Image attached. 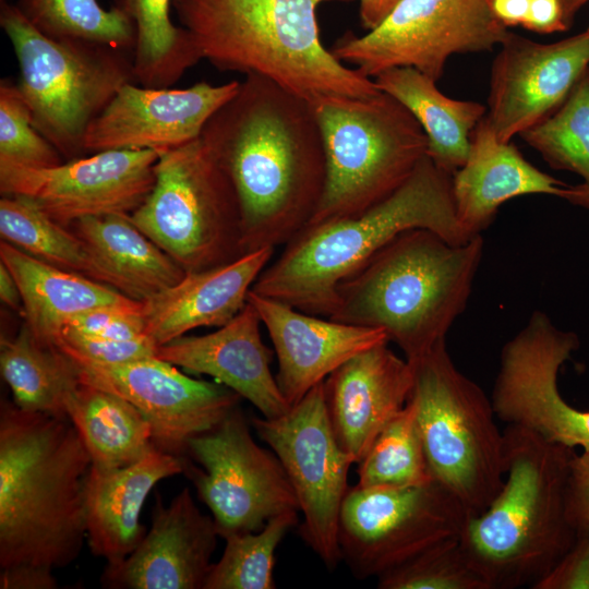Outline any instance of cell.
<instances>
[{
    "label": "cell",
    "mask_w": 589,
    "mask_h": 589,
    "mask_svg": "<svg viewBox=\"0 0 589 589\" xmlns=\"http://www.w3.org/2000/svg\"><path fill=\"white\" fill-rule=\"evenodd\" d=\"M201 139L235 188L243 253L285 245L310 223L326 179L322 132L310 101L265 77L245 75Z\"/></svg>",
    "instance_id": "obj_1"
},
{
    "label": "cell",
    "mask_w": 589,
    "mask_h": 589,
    "mask_svg": "<svg viewBox=\"0 0 589 589\" xmlns=\"http://www.w3.org/2000/svg\"><path fill=\"white\" fill-rule=\"evenodd\" d=\"M88 452L68 417L0 409V567L53 570L79 556Z\"/></svg>",
    "instance_id": "obj_2"
},
{
    "label": "cell",
    "mask_w": 589,
    "mask_h": 589,
    "mask_svg": "<svg viewBox=\"0 0 589 589\" xmlns=\"http://www.w3.org/2000/svg\"><path fill=\"white\" fill-rule=\"evenodd\" d=\"M452 177L424 156L409 178L377 204L352 216L306 225L268 263L251 290L330 317L338 285L399 233L421 228L454 244L469 241L473 237L456 216Z\"/></svg>",
    "instance_id": "obj_3"
},
{
    "label": "cell",
    "mask_w": 589,
    "mask_h": 589,
    "mask_svg": "<svg viewBox=\"0 0 589 589\" xmlns=\"http://www.w3.org/2000/svg\"><path fill=\"white\" fill-rule=\"evenodd\" d=\"M348 0H172L202 59L220 71L259 75L311 104L381 89L322 44L317 8Z\"/></svg>",
    "instance_id": "obj_4"
},
{
    "label": "cell",
    "mask_w": 589,
    "mask_h": 589,
    "mask_svg": "<svg viewBox=\"0 0 589 589\" xmlns=\"http://www.w3.org/2000/svg\"><path fill=\"white\" fill-rule=\"evenodd\" d=\"M482 253L481 235L454 244L429 229L406 230L338 285L330 318L384 330L413 361L464 312Z\"/></svg>",
    "instance_id": "obj_5"
},
{
    "label": "cell",
    "mask_w": 589,
    "mask_h": 589,
    "mask_svg": "<svg viewBox=\"0 0 589 589\" xmlns=\"http://www.w3.org/2000/svg\"><path fill=\"white\" fill-rule=\"evenodd\" d=\"M503 434L504 484L483 513L467 519L459 542L489 589H532L577 538L565 504L575 452L516 424Z\"/></svg>",
    "instance_id": "obj_6"
},
{
    "label": "cell",
    "mask_w": 589,
    "mask_h": 589,
    "mask_svg": "<svg viewBox=\"0 0 589 589\" xmlns=\"http://www.w3.org/2000/svg\"><path fill=\"white\" fill-rule=\"evenodd\" d=\"M0 25L16 56V84L35 128L64 160L86 155L89 125L123 85L135 82L133 51L49 37L7 2L1 4Z\"/></svg>",
    "instance_id": "obj_7"
},
{
    "label": "cell",
    "mask_w": 589,
    "mask_h": 589,
    "mask_svg": "<svg viewBox=\"0 0 589 589\" xmlns=\"http://www.w3.org/2000/svg\"><path fill=\"white\" fill-rule=\"evenodd\" d=\"M326 163L322 199L308 225L359 214L395 192L428 155L411 111L380 91L312 103Z\"/></svg>",
    "instance_id": "obj_8"
},
{
    "label": "cell",
    "mask_w": 589,
    "mask_h": 589,
    "mask_svg": "<svg viewBox=\"0 0 589 589\" xmlns=\"http://www.w3.org/2000/svg\"><path fill=\"white\" fill-rule=\"evenodd\" d=\"M414 404L433 480L469 516L483 513L505 479V443L491 398L454 363L445 340L409 361Z\"/></svg>",
    "instance_id": "obj_9"
},
{
    "label": "cell",
    "mask_w": 589,
    "mask_h": 589,
    "mask_svg": "<svg viewBox=\"0 0 589 589\" xmlns=\"http://www.w3.org/2000/svg\"><path fill=\"white\" fill-rule=\"evenodd\" d=\"M130 219L187 273L244 254L235 188L201 137L158 153L154 187Z\"/></svg>",
    "instance_id": "obj_10"
},
{
    "label": "cell",
    "mask_w": 589,
    "mask_h": 589,
    "mask_svg": "<svg viewBox=\"0 0 589 589\" xmlns=\"http://www.w3.org/2000/svg\"><path fill=\"white\" fill-rule=\"evenodd\" d=\"M508 33L492 0H399L376 27L345 35L330 52L371 79L412 67L437 82L453 55L491 51Z\"/></svg>",
    "instance_id": "obj_11"
},
{
    "label": "cell",
    "mask_w": 589,
    "mask_h": 589,
    "mask_svg": "<svg viewBox=\"0 0 589 589\" xmlns=\"http://www.w3.org/2000/svg\"><path fill=\"white\" fill-rule=\"evenodd\" d=\"M469 514L444 485L349 488L338 520L341 558L359 579L378 577L422 551L458 538Z\"/></svg>",
    "instance_id": "obj_12"
},
{
    "label": "cell",
    "mask_w": 589,
    "mask_h": 589,
    "mask_svg": "<svg viewBox=\"0 0 589 589\" xmlns=\"http://www.w3.org/2000/svg\"><path fill=\"white\" fill-rule=\"evenodd\" d=\"M237 406L212 429L192 436L184 473L207 505L220 538L255 532L299 504L288 476L273 450L261 447Z\"/></svg>",
    "instance_id": "obj_13"
},
{
    "label": "cell",
    "mask_w": 589,
    "mask_h": 589,
    "mask_svg": "<svg viewBox=\"0 0 589 589\" xmlns=\"http://www.w3.org/2000/svg\"><path fill=\"white\" fill-rule=\"evenodd\" d=\"M249 421L288 476L303 515L301 538L333 570L342 560L338 520L354 460L340 448L332 430L324 381L283 416Z\"/></svg>",
    "instance_id": "obj_14"
},
{
    "label": "cell",
    "mask_w": 589,
    "mask_h": 589,
    "mask_svg": "<svg viewBox=\"0 0 589 589\" xmlns=\"http://www.w3.org/2000/svg\"><path fill=\"white\" fill-rule=\"evenodd\" d=\"M578 336L540 311L502 349L491 400L496 417L566 447L589 449V410L570 406L558 389L562 365Z\"/></svg>",
    "instance_id": "obj_15"
},
{
    "label": "cell",
    "mask_w": 589,
    "mask_h": 589,
    "mask_svg": "<svg viewBox=\"0 0 589 589\" xmlns=\"http://www.w3.org/2000/svg\"><path fill=\"white\" fill-rule=\"evenodd\" d=\"M157 159L155 151L110 149L49 168L0 160V193L32 200L65 227L89 216H130L154 187Z\"/></svg>",
    "instance_id": "obj_16"
},
{
    "label": "cell",
    "mask_w": 589,
    "mask_h": 589,
    "mask_svg": "<svg viewBox=\"0 0 589 589\" xmlns=\"http://www.w3.org/2000/svg\"><path fill=\"white\" fill-rule=\"evenodd\" d=\"M70 358L81 381L134 405L151 424L155 446L181 458L188 441L219 423L241 398L226 385L190 377L158 357L116 365Z\"/></svg>",
    "instance_id": "obj_17"
},
{
    "label": "cell",
    "mask_w": 589,
    "mask_h": 589,
    "mask_svg": "<svg viewBox=\"0 0 589 589\" xmlns=\"http://www.w3.org/2000/svg\"><path fill=\"white\" fill-rule=\"evenodd\" d=\"M589 68V27L541 44L512 32L493 60L485 118L507 143L551 116Z\"/></svg>",
    "instance_id": "obj_18"
},
{
    "label": "cell",
    "mask_w": 589,
    "mask_h": 589,
    "mask_svg": "<svg viewBox=\"0 0 589 589\" xmlns=\"http://www.w3.org/2000/svg\"><path fill=\"white\" fill-rule=\"evenodd\" d=\"M239 80L185 88L123 85L89 125L85 154L110 149L155 151L179 147L201 137L209 118L237 92Z\"/></svg>",
    "instance_id": "obj_19"
},
{
    "label": "cell",
    "mask_w": 589,
    "mask_h": 589,
    "mask_svg": "<svg viewBox=\"0 0 589 589\" xmlns=\"http://www.w3.org/2000/svg\"><path fill=\"white\" fill-rule=\"evenodd\" d=\"M218 537L190 489L168 506L157 494L149 531L125 560L106 565L100 582L110 589H203Z\"/></svg>",
    "instance_id": "obj_20"
},
{
    "label": "cell",
    "mask_w": 589,
    "mask_h": 589,
    "mask_svg": "<svg viewBox=\"0 0 589 589\" xmlns=\"http://www.w3.org/2000/svg\"><path fill=\"white\" fill-rule=\"evenodd\" d=\"M247 301L268 332L278 361L276 382L290 406L350 358L389 341L382 329L323 318L252 290Z\"/></svg>",
    "instance_id": "obj_21"
},
{
    "label": "cell",
    "mask_w": 589,
    "mask_h": 589,
    "mask_svg": "<svg viewBox=\"0 0 589 589\" xmlns=\"http://www.w3.org/2000/svg\"><path fill=\"white\" fill-rule=\"evenodd\" d=\"M387 344L356 354L324 380L332 430L340 448L354 464L407 405L412 390V365Z\"/></svg>",
    "instance_id": "obj_22"
},
{
    "label": "cell",
    "mask_w": 589,
    "mask_h": 589,
    "mask_svg": "<svg viewBox=\"0 0 589 589\" xmlns=\"http://www.w3.org/2000/svg\"><path fill=\"white\" fill-rule=\"evenodd\" d=\"M262 322L247 301L241 311L217 330L182 336L158 347L157 357L194 374L215 378L249 400L265 418L290 409L272 373L273 351L261 335Z\"/></svg>",
    "instance_id": "obj_23"
},
{
    "label": "cell",
    "mask_w": 589,
    "mask_h": 589,
    "mask_svg": "<svg viewBox=\"0 0 589 589\" xmlns=\"http://www.w3.org/2000/svg\"><path fill=\"white\" fill-rule=\"evenodd\" d=\"M452 191L457 219L471 237L510 199L546 194L569 202L575 193L574 185L539 170L510 142H501L485 116L472 131L466 163L452 177Z\"/></svg>",
    "instance_id": "obj_24"
},
{
    "label": "cell",
    "mask_w": 589,
    "mask_h": 589,
    "mask_svg": "<svg viewBox=\"0 0 589 589\" xmlns=\"http://www.w3.org/2000/svg\"><path fill=\"white\" fill-rule=\"evenodd\" d=\"M274 253V248H263L224 265L187 273L175 286L142 302L146 335L160 347L194 328L227 324L245 305Z\"/></svg>",
    "instance_id": "obj_25"
},
{
    "label": "cell",
    "mask_w": 589,
    "mask_h": 589,
    "mask_svg": "<svg viewBox=\"0 0 589 589\" xmlns=\"http://www.w3.org/2000/svg\"><path fill=\"white\" fill-rule=\"evenodd\" d=\"M184 458L156 449L132 465L98 470L85 480V526L92 553L116 565L144 538L140 521L144 503L160 480L182 473Z\"/></svg>",
    "instance_id": "obj_26"
},
{
    "label": "cell",
    "mask_w": 589,
    "mask_h": 589,
    "mask_svg": "<svg viewBox=\"0 0 589 589\" xmlns=\"http://www.w3.org/2000/svg\"><path fill=\"white\" fill-rule=\"evenodd\" d=\"M69 228L83 241L96 280L133 300L143 302L175 286L187 274L129 215L84 217Z\"/></svg>",
    "instance_id": "obj_27"
},
{
    "label": "cell",
    "mask_w": 589,
    "mask_h": 589,
    "mask_svg": "<svg viewBox=\"0 0 589 589\" xmlns=\"http://www.w3.org/2000/svg\"><path fill=\"white\" fill-rule=\"evenodd\" d=\"M0 262L19 286L26 325L44 345L57 346L68 321L80 313L141 302L92 278L43 262L3 240Z\"/></svg>",
    "instance_id": "obj_28"
},
{
    "label": "cell",
    "mask_w": 589,
    "mask_h": 589,
    "mask_svg": "<svg viewBox=\"0 0 589 589\" xmlns=\"http://www.w3.org/2000/svg\"><path fill=\"white\" fill-rule=\"evenodd\" d=\"M373 80L411 111L426 135L428 156L453 176L469 156L472 131L486 107L444 95L434 80L412 67L392 68Z\"/></svg>",
    "instance_id": "obj_29"
},
{
    "label": "cell",
    "mask_w": 589,
    "mask_h": 589,
    "mask_svg": "<svg viewBox=\"0 0 589 589\" xmlns=\"http://www.w3.org/2000/svg\"><path fill=\"white\" fill-rule=\"evenodd\" d=\"M65 413L98 470L119 469L158 449L148 421L123 397L80 381L65 401Z\"/></svg>",
    "instance_id": "obj_30"
},
{
    "label": "cell",
    "mask_w": 589,
    "mask_h": 589,
    "mask_svg": "<svg viewBox=\"0 0 589 589\" xmlns=\"http://www.w3.org/2000/svg\"><path fill=\"white\" fill-rule=\"evenodd\" d=\"M0 369L19 408L67 417V398L81 381L79 369L58 346L39 342L26 323L14 337L1 338Z\"/></svg>",
    "instance_id": "obj_31"
},
{
    "label": "cell",
    "mask_w": 589,
    "mask_h": 589,
    "mask_svg": "<svg viewBox=\"0 0 589 589\" xmlns=\"http://www.w3.org/2000/svg\"><path fill=\"white\" fill-rule=\"evenodd\" d=\"M134 25L133 72L145 87H172L202 59L192 37L171 17L172 0H113Z\"/></svg>",
    "instance_id": "obj_32"
},
{
    "label": "cell",
    "mask_w": 589,
    "mask_h": 589,
    "mask_svg": "<svg viewBox=\"0 0 589 589\" xmlns=\"http://www.w3.org/2000/svg\"><path fill=\"white\" fill-rule=\"evenodd\" d=\"M519 136L552 168L582 179L570 203L589 209V68L557 110Z\"/></svg>",
    "instance_id": "obj_33"
},
{
    "label": "cell",
    "mask_w": 589,
    "mask_h": 589,
    "mask_svg": "<svg viewBox=\"0 0 589 589\" xmlns=\"http://www.w3.org/2000/svg\"><path fill=\"white\" fill-rule=\"evenodd\" d=\"M0 235L3 241L43 262L96 280L83 241L27 197L1 195Z\"/></svg>",
    "instance_id": "obj_34"
},
{
    "label": "cell",
    "mask_w": 589,
    "mask_h": 589,
    "mask_svg": "<svg viewBox=\"0 0 589 589\" xmlns=\"http://www.w3.org/2000/svg\"><path fill=\"white\" fill-rule=\"evenodd\" d=\"M357 474L356 485L364 489L407 488L433 480L410 399L377 434L358 462Z\"/></svg>",
    "instance_id": "obj_35"
},
{
    "label": "cell",
    "mask_w": 589,
    "mask_h": 589,
    "mask_svg": "<svg viewBox=\"0 0 589 589\" xmlns=\"http://www.w3.org/2000/svg\"><path fill=\"white\" fill-rule=\"evenodd\" d=\"M15 7L43 34L81 38L133 51V23L118 9L97 0H17Z\"/></svg>",
    "instance_id": "obj_36"
},
{
    "label": "cell",
    "mask_w": 589,
    "mask_h": 589,
    "mask_svg": "<svg viewBox=\"0 0 589 589\" xmlns=\"http://www.w3.org/2000/svg\"><path fill=\"white\" fill-rule=\"evenodd\" d=\"M297 524L298 512H287L269 519L259 531L226 538L224 553L212 564L203 589L276 588V549Z\"/></svg>",
    "instance_id": "obj_37"
},
{
    "label": "cell",
    "mask_w": 589,
    "mask_h": 589,
    "mask_svg": "<svg viewBox=\"0 0 589 589\" xmlns=\"http://www.w3.org/2000/svg\"><path fill=\"white\" fill-rule=\"evenodd\" d=\"M380 589H489L459 537L442 541L377 577Z\"/></svg>",
    "instance_id": "obj_38"
},
{
    "label": "cell",
    "mask_w": 589,
    "mask_h": 589,
    "mask_svg": "<svg viewBox=\"0 0 589 589\" xmlns=\"http://www.w3.org/2000/svg\"><path fill=\"white\" fill-rule=\"evenodd\" d=\"M0 160L34 168L55 167L64 161L35 128L17 84L9 79L0 82Z\"/></svg>",
    "instance_id": "obj_39"
},
{
    "label": "cell",
    "mask_w": 589,
    "mask_h": 589,
    "mask_svg": "<svg viewBox=\"0 0 589 589\" xmlns=\"http://www.w3.org/2000/svg\"><path fill=\"white\" fill-rule=\"evenodd\" d=\"M57 346L67 354L103 365L129 363L157 357L158 346L147 336L136 339H105L63 330Z\"/></svg>",
    "instance_id": "obj_40"
},
{
    "label": "cell",
    "mask_w": 589,
    "mask_h": 589,
    "mask_svg": "<svg viewBox=\"0 0 589 589\" xmlns=\"http://www.w3.org/2000/svg\"><path fill=\"white\" fill-rule=\"evenodd\" d=\"M63 330L105 339H136L147 336L142 302L133 306H101L88 310L71 317Z\"/></svg>",
    "instance_id": "obj_41"
},
{
    "label": "cell",
    "mask_w": 589,
    "mask_h": 589,
    "mask_svg": "<svg viewBox=\"0 0 589 589\" xmlns=\"http://www.w3.org/2000/svg\"><path fill=\"white\" fill-rule=\"evenodd\" d=\"M532 589H589V533L574 544Z\"/></svg>",
    "instance_id": "obj_42"
},
{
    "label": "cell",
    "mask_w": 589,
    "mask_h": 589,
    "mask_svg": "<svg viewBox=\"0 0 589 589\" xmlns=\"http://www.w3.org/2000/svg\"><path fill=\"white\" fill-rule=\"evenodd\" d=\"M565 504L567 518L578 533H589V449L569 461Z\"/></svg>",
    "instance_id": "obj_43"
},
{
    "label": "cell",
    "mask_w": 589,
    "mask_h": 589,
    "mask_svg": "<svg viewBox=\"0 0 589 589\" xmlns=\"http://www.w3.org/2000/svg\"><path fill=\"white\" fill-rule=\"evenodd\" d=\"M522 26L540 34L568 29L563 20L560 0H529L528 13Z\"/></svg>",
    "instance_id": "obj_44"
},
{
    "label": "cell",
    "mask_w": 589,
    "mask_h": 589,
    "mask_svg": "<svg viewBox=\"0 0 589 589\" xmlns=\"http://www.w3.org/2000/svg\"><path fill=\"white\" fill-rule=\"evenodd\" d=\"M56 587L57 581L50 569L33 566L1 569V589H53Z\"/></svg>",
    "instance_id": "obj_45"
},
{
    "label": "cell",
    "mask_w": 589,
    "mask_h": 589,
    "mask_svg": "<svg viewBox=\"0 0 589 589\" xmlns=\"http://www.w3.org/2000/svg\"><path fill=\"white\" fill-rule=\"evenodd\" d=\"M529 0H492V10L505 26L522 25L528 13Z\"/></svg>",
    "instance_id": "obj_46"
},
{
    "label": "cell",
    "mask_w": 589,
    "mask_h": 589,
    "mask_svg": "<svg viewBox=\"0 0 589 589\" xmlns=\"http://www.w3.org/2000/svg\"><path fill=\"white\" fill-rule=\"evenodd\" d=\"M0 298L3 303L11 309H23L22 297L19 286L8 269V267L0 262Z\"/></svg>",
    "instance_id": "obj_47"
},
{
    "label": "cell",
    "mask_w": 589,
    "mask_h": 589,
    "mask_svg": "<svg viewBox=\"0 0 589 589\" xmlns=\"http://www.w3.org/2000/svg\"><path fill=\"white\" fill-rule=\"evenodd\" d=\"M360 1V19L362 26L366 31L376 27L385 17L384 2L385 0H359Z\"/></svg>",
    "instance_id": "obj_48"
},
{
    "label": "cell",
    "mask_w": 589,
    "mask_h": 589,
    "mask_svg": "<svg viewBox=\"0 0 589 589\" xmlns=\"http://www.w3.org/2000/svg\"><path fill=\"white\" fill-rule=\"evenodd\" d=\"M563 11V20L567 28L573 24L575 15L589 0H560Z\"/></svg>",
    "instance_id": "obj_49"
},
{
    "label": "cell",
    "mask_w": 589,
    "mask_h": 589,
    "mask_svg": "<svg viewBox=\"0 0 589 589\" xmlns=\"http://www.w3.org/2000/svg\"><path fill=\"white\" fill-rule=\"evenodd\" d=\"M399 0H385L384 2V13H385V16L390 12V10L395 7V4L398 2ZM385 19V17H384Z\"/></svg>",
    "instance_id": "obj_50"
},
{
    "label": "cell",
    "mask_w": 589,
    "mask_h": 589,
    "mask_svg": "<svg viewBox=\"0 0 589 589\" xmlns=\"http://www.w3.org/2000/svg\"><path fill=\"white\" fill-rule=\"evenodd\" d=\"M3 1L5 2V0H1V2H3Z\"/></svg>",
    "instance_id": "obj_51"
}]
</instances>
